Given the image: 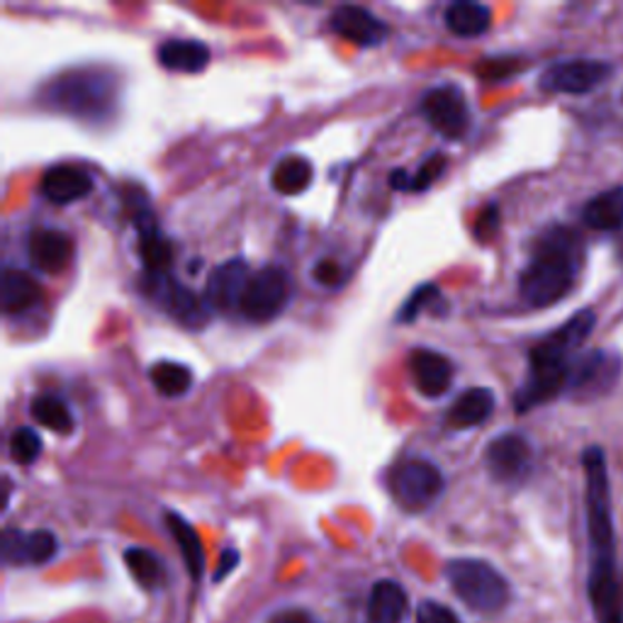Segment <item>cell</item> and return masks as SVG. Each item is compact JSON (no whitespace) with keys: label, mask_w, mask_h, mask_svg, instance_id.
Segmentation results:
<instances>
[{"label":"cell","mask_w":623,"mask_h":623,"mask_svg":"<svg viewBox=\"0 0 623 623\" xmlns=\"http://www.w3.org/2000/svg\"><path fill=\"white\" fill-rule=\"evenodd\" d=\"M290 278L280 266H266L256 270L249 288L244 293L241 315L249 322H270L276 319L285 305L290 303Z\"/></svg>","instance_id":"cell-7"},{"label":"cell","mask_w":623,"mask_h":623,"mask_svg":"<svg viewBox=\"0 0 623 623\" xmlns=\"http://www.w3.org/2000/svg\"><path fill=\"white\" fill-rule=\"evenodd\" d=\"M444 475H441L438 467L422 458L402 463L389 477V492H393L402 510L407 512H422L426 506H432L444 492Z\"/></svg>","instance_id":"cell-6"},{"label":"cell","mask_w":623,"mask_h":623,"mask_svg":"<svg viewBox=\"0 0 623 623\" xmlns=\"http://www.w3.org/2000/svg\"><path fill=\"white\" fill-rule=\"evenodd\" d=\"M125 563L129 573L145 590H161L166 584V565L156 553L147 548H127Z\"/></svg>","instance_id":"cell-28"},{"label":"cell","mask_w":623,"mask_h":623,"mask_svg":"<svg viewBox=\"0 0 623 623\" xmlns=\"http://www.w3.org/2000/svg\"><path fill=\"white\" fill-rule=\"evenodd\" d=\"M485 461L487 471L500 483H522L531 473L534 453H531V446L524 436L502 434L487 446Z\"/></svg>","instance_id":"cell-13"},{"label":"cell","mask_w":623,"mask_h":623,"mask_svg":"<svg viewBox=\"0 0 623 623\" xmlns=\"http://www.w3.org/2000/svg\"><path fill=\"white\" fill-rule=\"evenodd\" d=\"M582 239L567 227H551L541 234L534 256L518 276V293L531 307L561 303L573 288L582 264Z\"/></svg>","instance_id":"cell-1"},{"label":"cell","mask_w":623,"mask_h":623,"mask_svg":"<svg viewBox=\"0 0 623 623\" xmlns=\"http://www.w3.org/2000/svg\"><path fill=\"white\" fill-rule=\"evenodd\" d=\"M434 300H438V288L436 285H422V288H417L412 293L409 300L405 303V307L399 309V322H414L417 319L419 312L426 307V305H432Z\"/></svg>","instance_id":"cell-33"},{"label":"cell","mask_w":623,"mask_h":623,"mask_svg":"<svg viewBox=\"0 0 623 623\" xmlns=\"http://www.w3.org/2000/svg\"><path fill=\"white\" fill-rule=\"evenodd\" d=\"M57 538L51 531H3V561L8 565H42L57 553Z\"/></svg>","instance_id":"cell-15"},{"label":"cell","mask_w":623,"mask_h":623,"mask_svg":"<svg viewBox=\"0 0 623 623\" xmlns=\"http://www.w3.org/2000/svg\"><path fill=\"white\" fill-rule=\"evenodd\" d=\"M110 96L112 88L108 78L78 73L71 78L63 76L61 81H57L49 98L57 102V108L71 112H100L108 106Z\"/></svg>","instance_id":"cell-12"},{"label":"cell","mask_w":623,"mask_h":623,"mask_svg":"<svg viewBox=\"0 0 623 623\" xmlns=\"http://www.w3.org/2000/svg\"><path fill=\"white\" fill-rule=\"evenodd\" d=\"M444 171H446V156L444 154H432L417 168V174H412V192L428 190L441 176H444Z\"/></svg>","instance_id":"cell-32"},{"label":"cell","mask_w":623,"mask_h":623,"mask_svg":"<svg viewBox=\"0 0 623 623\" xmlns=\"http://www.w3.org/2000/svg\"><path fill=\"white\" fill-rule=\"evenodd\" d=\"M619 258H621V264H623V244L619 246Z\"/></svg>","instance_id":"cell-40"},{"label":"cell","mask_w":623,"mask_h":623,"mask_svg":"<svg viewBox=\"0 0 623 623\" xmlns=\"http://www.w3.org/2000/svg\"><path fill=\"white\" fill-rule=\"evenodd\" d=\"M587 479V528L592 545V570H616L614 563V518L609 495L606 458L600 446H590L582 456Z\"/></svg>","instance_id":"cell-2"},{"label":"cell","mask_w":623,"mask_h":623,"mask_svg":"<svg viewBox=\"0 0 623 623\" xmlns=\"http://www.w3.org/2000/svg\"><path fill=\"white\" fill-rule=\"evenodd\" d=\"M239 563V553L237 551H225L222 555H219V565H217V575L215 580H222L227 577L234 567H237Z\"/></svg>","instance_id":"cell-38"},{"label":"cell","mask_w":623,"mask_h":623,"mask_svg":"<svg viewBox=\"0 0 623 623\" xmlns=\"http://www.w3.org/2000/svg\"><path fill=\"white\" fill-rule=\"evenodd\" d=\"M407 614V592L393 580L373 584L366 623H402Z\"/></svg>","instance_id":"cell-21"},{"label":"cell","mask_w":623,"mask_h":623,"mask_svg":"<svg viewBox=\"0 0 623 623\" xmlns=\"http://www.w3.org/2000/svg\"><path fill=\"white\" fill-rule=\"evenodd\" d=\"M10 458L20 465H32L42 453V438L32 426H18L10 436Z\"/></svg>","instance_id":"cell-31"},{"label":"cell","mask_w":623,"mask_h":623,"mask_svg":"<svg viewBox=\"0 0 623 623\" xmlns=\"http://www.w3.org/2000/svg\"><path fill=\"white\" fill-rule=\"evenodd\" d=\"M159 63L168 71L200 73L210 63V47L200 39H168L159 47Z\"/></svg>","instance_id":"cell-19"},{"label":"cell","mask_w":623,"mask_h":623,"mask_svg":"<svg viewBox=\"0 0 623 623\" xmlns=\"http://www.w3.org/2000/svg\"><path fill=\"white\" fill-rule=\"evenodd\" d=\"M409 375L424 397H441L453 383V363L432 348H417L409 356Z\"/></svg>","instance_id":"cell-16"},{"label":"cell","mask_w":623,"mask_h":623,"mask_svg":"<svg viewBox=\"0 0 623 623\" xmlns=\"http://www.w3.org/2000/svg\"><path fill=\"white\" fill-rule=\"evenodd\" d=\"M329 28L358 47H380L387 37V24L360 6H342L332 12Z\"/></svg>","instance_id":"cell-14"},{"label":"cell","mask_w":623,"mask_h":623,"mask_svg":"<svg viewBox=\"0 0 623 623\" xmlns=\"http://www.w3.org/2000/svg\"><path fill=\"white\" fill-rule=\"evenodd\" d=\"M492 12L487 6L458 0L446 10V28L456 37H479L490 30Z\"/></svg>","instance_id":"cell-25"},{"label":"cell","mask_w":623,"mask_h":623,"mask_svg":"<svg viewBox=\"0 0 623 623\" xmlns=\"http://www.w3.org/2000/svg\"><path fill=\"white\" fill-rule=\"evenodd\" d=\"M389 188H393V190H412V174L402 171V168H395V171L389 174Z\"/></svg>","instance_id":"cell-39"},{"label":"cell","mask_w":623,"mask_h":623,"mask_svg":"<svg viewBox=\"0 0 623 623\" xmlns=\"http://www.w3.org/2000/svg\"><path fill=\"white\" fill-rule=\"evenodd\" d=\"M149 380L164 397H184L192 385V370L176 360H156L149 368Z\"/></svg>","instance_id":"cell-27"},{"label":"cell","mask_w":623,"mask_h":623,"mask_svg":"<svg viewBox=\"0 0 623 623\" xmlns=\"http://www.w3.org/2000/svg\"><path fill=\"white\" fill-rule=\"evenodd\" d=\"M495 412V395L487 387H471L453 402L448 412L451 428H473L485 424Z\"/></svg>","instance_id":"cell-22"},{"label":"cell","mask_w":623,"mask_h":623,"mask_svg":"<svg viewBox=\"0 0 623 623\" xmlns=\"http://www.w3.org/2000/svg\"><path fill=\"white\" fill-rule=\"evenodd\" d=\"M584 225L596 231H616L623 227V186L604 190L582 210Z\"/></svg>","instance_id":"cell-23"},{"label":"cell","mask_w":623,"mask_h":623,"mask_svg":"<svg viewBox=\"0 0 623 623\" xmlns=\"http://www.w3.org/2000/svg\"><path fill=\"white\" fill-rule=\"evenodd\" d=\"M166 524L168 531H171V536L176 538L180 555H184V563L188 567V573L192 580H200L202 570H205V551H202V541L198 536V531H195L184 516L176 514V512H168L166 514Z\"/></svg>","instance_id":"cell-24"},{"label":"cell","mask_w":623,"mask_h":623,"mask_svg":"<svg viewBox=\"0 0 623 623\" xmlns=\"http://www.w3.org/2000/svg\"><path fill=\"white\" fill-rule=\"evenodd\" d=\"M139 256L147 273H168L174 261V249L159 229L154 234H147V237H139Z\"/></svg>","instance_id":"cell-30"},{"label":"cell","mask_w":623,"mask_h":623,"mask_svg":"<svg viewBox=\"0 0 623 623\" xmlns=\"http://www.w3.org/2000/svg\"><path fill=\"white\" fill-rule=\"evenodd\" d=\"M268 623H317L315 616L300 612V609H288V612H280L273 616Z\"/></svg>","instance_id":"cell-37"},{"label":"cell","mask_w":623,"mask_h":623,"mask_svg":"<svg viewBox=\"0 0 623 623\" xmlns=\"http://www.w3.org/2000/svg\"><path fill=\"white\" fill-rule=\"evenodd\" d=\"M32 417L34 422L42 424L44 428H49V432H55V434H61V436H67L73 432V414L69 409V405L63 399L55 397V395H42V397H37L32 402Z\"/></svg>","instance_id":"cell-29"},{"label":"cell","mask_w":623,"mask_h":623,"mask_svg":"<svg viewBox=\"0 0 623 623\" xmlns=\"http://www.w3.org/2000/svg\"><path fill=\"white\" fill-rule=\"evenodd\" d=\"M254 273L244 258H229V261L219 264L205 285V300L210 309H217L219 315H231V312H241L244 293L249 288Z\"/></svg>","instance_id":"cell-11"},{"label":"cell","mask_w":623,"mask_h":623,"mask_svg":"<svg viewBox=\"0 0 623 623\" xmlns=\"http://www.w3.org/2000/svg\"><path fill=\"white\" fill-rule=\"evenodd\" d=\"M312 184V164L305 156H285L270 174V186L280 195H300Z\"/></svg>","instance_id":"cell-26"},{"label":"cell","mask_w":623,"mask_h":623,"mask_svg":"<svg viewBox=\"0 0 623 623\" xmlns=\"http://www.w3.org/2000/svg\"><path fill=\"white\" fill-rule=\"evenodd\" d=\"M42 300V288L30 273L18 268H6L3 285H0V305L6 315H22Z\"/></svg>","instance_id":"cell-20"},{"label":"cell","mask_w":623,"mask_h":623,"mask_svg":"<svg viewBox=\"0 0 623 623\" xmlns=\"http://www.w3.org/2000/svg\"><path fill=\"white\" fill-rule=\"evenodd\" d=\"M422 112L426 122L432 125L438 135L448 139H461L471 125V108H467L465 93L456 83H441L426 90L422 100Z\"/></svg>","instance_id":"cell-9"},{"label":"cell","mask_w":623,"mask_h":623,"mask_svg":"<svg viewBox=\"0 0 623 623\" xmlns=\"http://www.w3.org/2000/svg\"><path fill=\"white\" fill-rule=\"evenodd\" d=\"M417 623H461V619L444 604L422 602L417 609Z\"/></svg>","instance_id":"cell-35"},{"label":"cell","mask_w":623,"mask_h":623,"mask_svg":"<svg viewBox=\"0 0 623 623\" xmlns=\"http://www.w3.org/2000/svg\"><path fill=\"white\" fill-rule=\"evenodd\" d=\"M30 261L37 270L57 276L71 264L73 258V241L69 234L59 229H37L28 241Z\"/></svg>","instance_id":"cell-17"},{"label":"cell","mask_w":623,"mask_h":623,"mask_svg":"<svg viewBox=\"0 0 623 623\" xmlns=\"http://www.w3.org/2000/svg\"><path fill=\"white\" fill-rule=\"evenodd\" d=\"M93 190V178L88 171L71 164L51 166L42 176V195L55 205H71L83 200Z\"/></svg>","instance_id":"cell-18"},{"label":"cell","mask_w":623,"mask_h":623,"mask_svg":"<svg viewBox=\"0 0 623 623\" xmlns=\"http://www.w3.org/2000/svg\"><path fill=\"white\" fill-rule=\"evenodd\" d=\"M312 278H315L322 288H339L346 278V273L339 264L332 261V258H324V261H319L315 268H312Z\"/></svg>","instance_id":"cell-34"},{"label":"cell","mask_w":623,"mask_h":623,"mask_svg":"<svg viewBox=\"0 0 623 623\" xmlns=\"http://www.w3.org/2000/svg\"><path fill=\"white\" fill-rule=\"evenodd\" d=\"M612 71V67L604 61L594 59H570L557 61L548 67L541 76V88L548 93H567V96H582L590 93L600 86L604 78Z\"/></svg>","instance_id":"cell-10"},{"label":"cell","mask_w":623,"mask_h":623,"mask_svg":"<svg viewBox=\"0 0 623 623\" xmlns=\"http://www.w3.org/2000/svg\"><path fill=\"white\" fill-rule=\"evenodd\" d=\"M141 288L156 305H161L168 315L188 329H202L210 322V305L205 297H198L168 273H147Z\"/></svg>","instance_id":"cell-5"},{"label":"cell","mask_w":623,"mask_h":623,"mask_svg":"<svg viewBox=\"0 0 623 623\" xmlns=\"http://www.w3.org/2000/svg\"><path fill=\"white\" fill-rule=\"evenodd\" d=\"M500 229V207L495 202H490L483 212H479L475 222V237L479 241H487L497 234Z\"/></svg>","instance_id":"cell-36"},{"label":"cell","mask_w":623,"mask_h":623,"mask_svg":"<svg viewBox=\"0 0 623 623\" xmlns=\"http://www.w3.org/2000/svg\"><path fill=\"white\" fill-rule=\"evenodd\" d=\"M446 580L458 600L479 614L502 612L510 602V584L485 561L456 557L446 565Z\"/></svg>","instance_id":"cell-3"},{"label":"cell","mask_w":623,"mask_h":623,"mask_svg":"<svg viewBox=\"0 0 623 623\" xmlns=\"http://www.w3.org/2000/svg\"><path fill=\"white\" fill-rule=\"evenodd\" d=\"M623 370V360L614 350H592L573 363L567 387L577 399H596L616 387Z\"/></svg>","instance_id":"cell-8"},{"label":"cell","mask_w":623,"mask_h":623,"mask_svg":"<svg viewBox=\"0 0 623 623\" xmlns=\"http://www.w3.org/2000/svg\"><path fill=\"white\" fill-rule=\"evenodd\" d=\"M596 324V315L592 309H582L575 317H570L545 339H541L528 356V368L541 370H573V354L587 342Z\"/></svg>","instance_id":"cell-4"}]
</instances>
